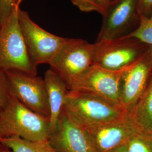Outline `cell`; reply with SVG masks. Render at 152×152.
Returning <instances> with one entry per match:
<instances>
[{
  "label": "cell",
  "instance_id": "obj_15",
  "mask_svg": "<svg viewBox=\"0 0 152 152\" xmlns=\"http://www.w3.org/2000/svg\"><path fill=\"white\" fill-rule=\"evenodd\" d=\"M1 144L8 147L12 152H57L48 140L31 141L12 136L2 139Z\"/></svg>",
  "mask_w": 152,
  "mask_h": 152
},
{
  "label": "cell",
  "instance_id": "obj_20",
  "mask_svg": "<svg viewBox=\"0 0 152 152\" xmlns=\"http://www.w3.org/2000/svg\"><path fill=\"white\" fill-rule=\"evenodd\" d=\"M16 0H0V26L4 24L11 15Z\"/></svg>",
  "mask_w": 152,
  "mask_h": 152
},
{
  "label": "cell",
  "instance_id": "obj_5",
  "mask_svg": "<svg viewBox=\"0 0 152 152\" xmlns=\"http://www.w3.org/2000/svg\"><path fill=\"white\" fill-rule=\"evenodd\" d=\"M18 20L30 59L36 66L48 64L64 44L66 38L53 34L39 27L27 11L18 9Z\"/></svg>",
  "mask_w": 152,
  "mask_h": 152
},
{
  "label": "cell",
  "instance_id": "obj_18",
  "mask_svg": "<svg viewBox=\"0 0 152 152\" xmlns=\"http://www.w3.org/2000/svg\"><path fill=\"white\" fill-rule=\"evenodd\" d=\"M10 95L5 72L0 70V114L5 107Z\"/></svg>",
  "mask_w": 152,
  "mask_h": 152
},
{
  "label": "cell",
  "instance_id": "obj_21",
  "mask_svg": "<svg viewBox=\"0 0 152 152\" xmlns=\"http://www.w3.org/2000/svg\"><path fill=\"white\" fill-rule=\"evenodd\" d=\"M140 14L149 18L152 14V0H138Z\"/></svg>",
  "mask_w": 152,
  "mask_h": 152
},
{
  "label": "cell",
  "instance_id": "obj_9",
  "mask_svg": "<svg viewBox=\"0 0 152 152\" xmlns=\"http://www.w3.org/2000/svg\"><path fill=\"white\" fill-rule=\"evenodd\" d=\"M125 71H109L92 65L73 82L68 89L89 93L121 106V81Z\"/></svg>",
  "mask_w": 152,
  "mask_h": 152
},
{
  "label": "cell",
  "instance_id": "obj_11",
  "mask_svg": "<svg viewBox=\"0 0 152 152\" xmlns=\"http://www.w3.org/2000/svg\"><path fill=\"white\" fill-rule=\"evenodd\" d=\"M96 152H109L127 143L141 132L129 113L125 117L108 123L84 129Z\"/></svg>",
  "mask_w": 152,
  "mask_h": 152
},
{
  "label": "cell",
  "instance_id": "obj_6",
  "mask_svg": "<svg viewBox=\"0 0 152 152\" xmlns=\"http://www.w3.org/2000/svg\"><path fill=\"white\" fill-rule=\"evenodd\" d=\"M94 44L80 38H66L50 63V68L65 81L71 83L93 65Z\"/></svg>",
  "mask_w": 152,
  "mask_h": 152
},
{
  "label": "cell",
  "instance_id": "obj_7",
  "mask_svg": "<svg viewBox=\"0 0 152 152\" xmlns=\"http://www.w3.org/2000/svg\"><path fill=\"white\" fill-rule=\"evenodd\" d=\"M5 72L10 94L33 112L49 118V100L44 78L22 71Z\"/></svg>",
  "mask_w": 152,
  "mask_h": 152
},
{
  "label": "cell",
  "instance_id": "obj_17",
  "mask_svg": "<svg viewBox=\"0 0 152 152\" xmlns=\"http://www.w3.org/2000/svg\"><path fill=\"white\" fill-rule=\"evenodd\" d=\"M129 36L137 38L142 42L152 46V21L148 18L140 15L138 27Z\"/></svg>",
  "mask_w": 152,
  "mask_h": 152
},
{
  "label": "cell",
  "instance_id": "obj_27",
  "mask_svg": "<svg viewBox=\"0 0 152 152\" xmlns=\"http://www.w3.org/2000/svg\"><path fill=\"white\" fill-rule=\"evenodd\" d=\"M149 19H150V20H151L152 22V15H151V16H150V18H149Z\"/></svg>",
  "mask_w": 152,
  "mask_h": 152
},
{
  "label": "cell",
  "instance_id": "obj_24",
  "mask_svg": "<svg viewBox=\"0 0 152 152\" xmlns=\"http://www.w3.org/2000/svg\"><path fill=\"white\" fill-rule=\"evenodd\" d=\"M0 152H12L11 150L5 145L0 143Z\"/></svg>",
  "mask_w": 152,
  "mask_h": 152
},
{
  "label": "cell",
  "instance_id": "obj_10",
  "mask_svg": "<svg viewBox=\"0 0 152 152\" xmlns=\"http://www.w3.org/2000/svg\"><path fill=\"white\" fill-rule=\"evenodd\" d=\"M152 75V46L130 67L121 78L120 104L129 113L144 91Z\"/></svg>",
  "mask_w": 152,
  "mask_h": 152
},
{
  "label": "cell",
  "instance_id": "obj_12",
  "mask_svg": "<svg viewBox=\"0 0 152 152\" xmlns=\"http://www.w3.org/2000/svg\"><path fill=\"white\" fill-rule=\"evenodd\" d=\"M48 140L57 152H96L87 132L64 110Z\"/></svg>",
  "mask_w": 152,
  "mask_h": 152
},
{
  "label": "cell",
  "instance_id": "obj_2",
  "mask_svg": "<svg viewBox=\"0 0 152 152\" xmlns=\"http://www.w3.org/2000/svg\"><path fill=\"white\" fill-rule=\"evenodd\" d=\"M50 119L30 110L12 95L0 114V136L19 137L31 141L46 140Z\"/></svg>",
  "mask_w": 152,
  "mask_h": 152
},
{
  "label": "cell",
  "instance_id": "obj_1",
  "mask_svg": "<svg viewBox=\"0 0 152 152\" xmlns=\"http://www.w3.org/2000/svg\"><path fill=\"white\" fill-rule=\"evenodd\" d=\"M63 110L83 129L118 120L129 112L121 106L87 92L69 90Z\"/></svg>",
  "mask_w": 152,
  "mask_h": 152
},
{
  "label": "cell",
  "instance_id": "obj_13",
  "mask_svg": "<svg viewBox=\"0 0 152 152\" xmlns=\"http://www.w3.org/2000/svg\"><path fill=\"white\" fill-rule=\"evenodd\" d=\"M44 81L48 92L50 107V134L57 125L64 105L69 89L65 81L51 68L45 72Z\"/></svg>",
  "mask_w": 152,
  "mask_h": 152
},
{
  "label": "cell",
  "instance_id": "obj_28",
  "mask_svg": "<svg viewBox=\"0 0 152 152\" xmlns=\"http://www.w3.org/2000/svg\"><path fill=\"white\" fill-rule=\"evenodd\" d=\"M2 138L1 137V136H0V143H1V141H2Z\"/></svg>",
  "mask_w": 152,
  "mask_h": 152
},
{
  "label": "cell",
  "instance_id": "obj_25",
  "mask_svg": "<svg viewBox=\"0 0 152 152\" xmlns=\"http://www.w3.org/2000/svg\"><path fill=\"white\" fill-rule=\"evenodd\" d=\"M23 0H16L15 1V5L19 6V4L21 3Z\"/></svg>",
  "mask_w": 152,
  "mask_h": 152
},
{
  "label": "cell",
  "instance_id": "obj_3",
  "mask_svg": "<svg viewBox=\"0 0 152 152\" xmlns=\"http://www.w3.org/2000/svg\"><path fill=\"white\" fill-rule=\"evenodd\" d=\"M19 6L0 26V70H16L37 75V69L29 56L18 20Z\"/></svg>",
  "mask_w": 152,
  "mask_h": 152
},
{
  "label": "cell",
  "instance_id": "obj_19",
  "mask_svg": "<svg viewBox=\"0 0 152 152\" xmlns=\"http://www.w3.org/2000/svg\"><path fill=\"white\" fill-rule=\"evenodd\" d=\"M73 5L76 6L81 11L84 12L96 11L103 15L104 10L99 5L96 0H71Z\"/></svg>",
  "mask_w": 152,
  "mask_h": 152
},
{
  "label": "cell",
  "instance_id": "obj_16",
  "mask_svg": "<svg viewBox=\"0 0 152 152\" xmlns=\"http://www.w3.org/2000/svg\"><path fill=\"white\" fill-rule=\"evenodd\" d=\"M127 152H152V144L149 134L140 132L127 143Z\"/></svg>",
  "mask_w": 152,
  "mask_h": 152
},
{
  "label": "cell",
  "instance_id": "obj_8",
  "mask_svg": "<svg viewBox=\"0 0 152 152\" xmlns=\"http://www.w3.org/2000/svg\"><path fill=\"white\" fill-rule=\"evenodd\" d=\"M96 42L129 36L138 27V0H113L104 12Z\"/></svg>",
  "mask_w": 152,
  "mask_h": 152
},
{
  "label": "cell",
  "instance_id": "obj_4",
  "mask_svg": "<svg viewBox=\"0 0 152 152\" xmlns=\"http://www.w3.org/2000/svg\"><path fill=\"white\" fill-rule=\"evenodd\" d=\"M93 44V65L112 71L127 69L135 63L150 46L131 36Z\"/></svg>",
  "mask_w": 152,
  "mask_h": 152
},
{
  "label": "cell",
  "instance_id": "obj_14",
  "mask_svg": "<svg viewBox=\"0 0 152 152\" xmlns=\"http://www.w3.org/2000/svg\"><path fill=\"white\" fill-rule=\"evenodd\" d=\"M129 115L141 132L152 134V75L144 91Z\"/></svg>",
  "mask_w": 152,
  "mask_h": 152
},
{
  "label": "cell",
  "instance_id": "obj_29",
  "mask_svg": "<svg viewBox=\"0 0 152 152\" xmlns=\"http://www.w3.org/2000/svg\"><path fill=\"white\" fill-rule=\"evenodd\" d=\"M111 1H113V0H111Z\"/></svg>",
  "mask_w": 152,
  "mask_h": 152
},
{
  "label": "cell",
  "instance_id": "obj_22",
  "mask_svg": "<svg viewBox=\"0 0 152 152\" xmlns=\"http://www.w3.org/2000/svg\"><path fill=\"white\" fill-rule=\"evenodd\" d=\"M96 1L99 4V5L103 9L105 12L108 6L109 5L111 2V0H96Z\"/></svg>",
  "mask_w": 152,
  "mask_h": 152
},
{
  "label": "cell",
  "instance_id": "obj_23",
  "mask_svg": "<svg viewBox=\"0 0 152 152\" xmlns=\"http://www.w3.org/2000/svg\"><path fill=\"white\" fill-rule=\"evenodd\" d=\"M109 152H127V143L121 145V146L117 147Z\"/></svg>",
  "mask_w": 152,
  "mask_h": 152
},
{
  "label": "cell",
  "instance_id": "obj_26",
  "mask_svg": "<svg viewBox=\"0 0 152 152\" xmlns=\"http://www.w3.org/2000/svg\"><path fill=\"white\" fill-rule=\"evenodd\" d=\"M149 137H150V139H151V141L152 144V134H149Z\"/></svg>",
  "mask_w": 152,
  "mask_h": 152
}]
</instances>
